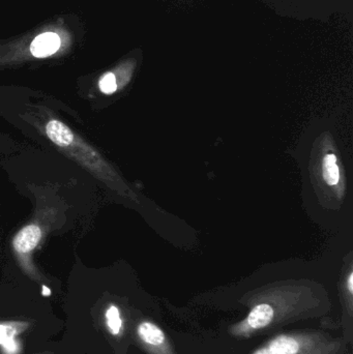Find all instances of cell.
<instances>
[{
  "label": "cell",
  "instance_id": "1",
  "mask_svg": "<svg viewBox=\"0 0 353 354\" xmlns=\"http://www.w3.org/2000/svg\"><path fill=\"white\" fill-rule=\"evenodd\" d=\"M41 132L46 138L68 159L76 162L95 178L107 185H116L118 178L113 168L93 145L73 131L68 124L55 118L41 122Z\"/></svg>",
  "mask_w": 353,
  "mask_h": 354
},
{
  "label": "cell",
  "instance_id": "2",
  "mask_svg": "<svg viewBox=\"0 0 353 354\" xmlns=\"http://www.w3.org/2000/svg\"><path fill=\"white\" fill-rule=\"evenodd\" d=\"M341 345L318 333L278 335L253 354H340Z\"/></svg>",
  "mask_w": 353,
  "mask_h": 354
},
{
  "label": "cell",
  "instance_id": "3",
  "mask_svg": "<svg viewBox=\"0 0 353 354\" xmlns=\"http://www.w3.org/2000/svg\"><path fill=\"white\" fill-rule=\"evenodd\" d=\"M43 228L37 223H30L18 231L12 241V251L19 266L25 274L35 282H41L43 277L33 263V252L43 239Z\"/></svg>",
  "mask_w": 353,
  "mask_h": 354
},
{
  "label": "cell",
  "instance_id": "4",
  "mask_svg": "<svg viewBox=\"0 0 353 354\" xmlns=\"http://www.w3.org/2000/svg\"><path fill=\"white\" fill-rule=\"evenodd\" d=\"M136 332L141 342L151 348H159L166 344L165 333L153 322H141L137 326Z\"/></svg>",
  "mask_w": 353,
  "mask_h": 354
},
{
  "label": "cell",
  "instance_id": "5",
  "mask_svg": "<svg viewBox=\"0 0 353 354\" xmlns=\"http://www.w3.org/2000/svg\"><path fill=\"white\" fill-rule=\"evenodd\" d=\"M275 311L269 304H260L255 306L248 317L245 320V324L253 330H263L273 322Z\"/></svg>",
  "mask_w": 353,
  "mask_h": 354
},
{
  "label": "cell",
  "instance_id": "6",
  "mask_svg": "<svg viewBox=\"0 0 353 354\" xmlns=\"http://www.w3.org/2000/svg\"><path fill=\"white\" fill-rule=\"evenodd\" d=\"M60 39L56 33L45 32L35 37L31 43V53L35 57H47L58 51Z\"/></svg>",
  "mask_w": 353,
  "mask_h": 354
},
{
  "label": "cell",
  "instance_id": "7",
  "mask_svg": "<svg viewBox=\"0 0 353 354\" xmlns=\"http://www.w3.org/2000/svg\"><path fill=\"white\" fill-rule=\"evenodd\" d=\"M102 322L105 330L113 338H120L124 333V322L120 307L115 304H109L102 313Z\"/></svg>",
  "mask_w": 353,
  "mask_h": 354
},
{
  "label": "cell",
  "instance_id": "8",
  "mask_svg": "<svg viewBox=\"0 0 353 354\" xmlns=\"http://www.w3.org/2000/svg\"><path fill=\"white\" fill-rule=\"evenodd\" d=\"M29 320H1L0 322V345L19 338L21 335L32 328Z\"/></svg>",
  "mask_w": 353,
  "mask_h": 354
},
{
  "label": "cell",
  "instance_id": "9",
  "mask_svg": "<svg viewBox=\"0 0 353 354\" xmlns=\"http://www.w3.org/2000/svg\"><path fill=\"white\" fill-rule=\"evenodd\" d=\"M323 178L330 185H336L339 183V168L335 155H327L323 160Z\"/></svg>",
  "mask_w": 353,
  "mask_h": 354
},
{
  "label": "cell",
  "instance_id": "10",
  "mask_svg": "<svg viewBox=\"0 0 353 354\" xmlns=\"http://www.w3.org/2000/svg\"><path fill=\"white\" fill-rule=\"evenodd\" d=\"M117 79L113 73H106L99 81V88L105 95H112L117 91Z\"/></svg>",
  "mask_w": 353,
  "mask_h": 354
},
{
  "label": "cell",
  "instance_id": "11",
  "mask_svg": "<svg viewBox=\"0 0 353 354\" xmlns=\"http://www.w3.org/2000/svg\"><path fill=\"white\" fill-rule=\"evenodd\" d=\"M348 290L350 293L353 292V274H350V278H348Z\"/></svg>",
  "mask_w": 353,
  "mask_h": 354
},
{
  "label": "cell",
  "instance_id": "12",
  "mask_svg": "<svg viewBox=\"0 0 353 354\" xmlns=\"http://www.w3.org/2000/svg\"><path fill=\"white\" fill-rule=\"evenodd\" d=\"M37 354H55L54 353H51V351H46V353H37Z\"/></svg>",
  "mask_w": 353,
  "mask_h": 354
}]
</instances>
